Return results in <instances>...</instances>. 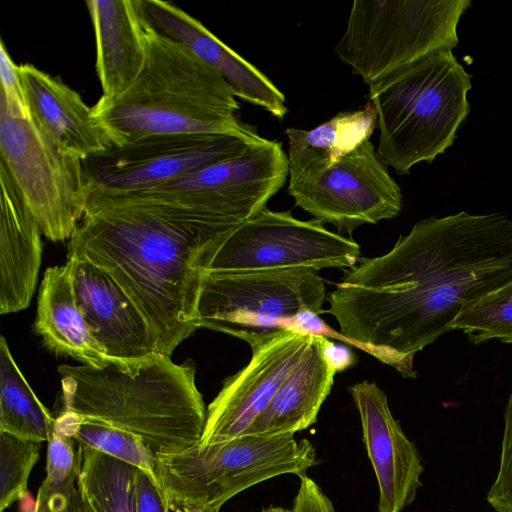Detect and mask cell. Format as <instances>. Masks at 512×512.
Here are the masks:
<instances>
[{
    "instance_id": "obj_1",
    "label": "cell",
    "mask_w": 512,
    "mask_h": 512,
    "mask_svg": "<svg viewBox=\"0 0 512 512\" xmlns=\"http://www.w3.org/2000/svg\"><path fill=\"white\" fill-rule=\"evenodd\" d=\"M512 281V221L461 211L417 222L386 254L360 258L329 297L346 341L415 378L417 352L460 312Z\"/></svg>"
},
{
    "instance_id": "obj_2",
    "label": "cell",
    "mask_w": 512,
    "mask_h": 512,
    "mask_svg": "<svg viewBox=\"0 0 512 512\" xmlns=\"http://www.w3.org/2000/svg\"><path fill=\"white\" fill-rule=\"evenodd\" d=\"M214 241L153 208L92 193L67 258L111 276L146 318L158 352L171 357L199 328L201 256Z\"/></svg>"
},
{
    "instance_id": "obj_3",
    "label": "cell",
    "mask_w": 512,
    "mask_h": 512,
    "mask_svg": "<svg viewBox=\"0 0 512 512\" xmlns=\"http://www.w3.org/2000/svg\"><path fill=\"white\" fill-rule=\"evenodd\" d=\"M58 372L64 411L134 434L156 457L200 441L207 409L191 361L176 364L158 353L132 366L61 365Z\"/></svg>"
},
{
    "instance_id": "obj_4",
    "label": "cell",
    "mask_w": 512,
    "mask_h": 512,
    "mask_svg": "<svg viewBox=\"0 0 512 512\" xmlns=\"http://www.w3.org/2000/svg\"><path fill=\"white\" fill-rule=\"evenodd\" d=\"M145 36V61L134 83L117 97L101 96L92 106V116L111 145L155 134L258 136L238 119L236 96L214 69L147 22Z\"/></svg>"
},
{
    "instance_id": "obj_5",
    "label": "cell",
    "mask_w": 512,
    "mask_h": 512,
    "mask_svg": "<svg viewBox=\"0 0 512 512\" xmlns=\"http://www.w3.org/2000/svg\"><path fill=\"white\" fill-rule=\"evenodd\" d=\"M471 76L452 50L441 49L369 86L377 112L376 152L398 174L431 162L450 147L469 113Z\"/></svg>"
},
{
    "instance_id": "obj_6",
    "label": "cell",
    "mask_w": 512,
    "mask_h": 512,
    "mask_svg": "<svg viewBox=\"0 0 512 512\" xmlns=\"http://www.w3.org/2000/svg\"><path fill=\"white\" fill-rule=\"evenodd\" d=\"M316 450L295 434H246L157 457L156 474L172 512H219L240 492L270 478L302 476L318 464Z\"/></svg>"
},
{
    "instance_id": "obj_7",
    "label": "cell",
    "mask_w": 512,
    "mask_h": 512,
    "mask_svg": "<svg viewBox=\"0 0 512 512\" xmlns=\"http://www.w3.org/2000/svg\"><path fill=\"white\" fill-rule=\"evenodd\" d=\"M288 174L281 143L260 137L240 154L177 180L115 195L156 207L218 239L264 210Z\"/></svg>"
},
{
    "instance_id": "obj_8",
    "label": "cell",
    "mask_w": 512,
    "mask_h": 512,
    "mask_svg": "<svg viewBox=\"0 0 512 512\" xmlns=\"http://www.w3.org/2000/svg\"><path fill=\"white\" fill-rule=\"evenodd\" d=\"M469 0H355L337 56L369 86L394 71L458 44Z\"/></svg>"
},
{
    "instance_id": "obj_9",
    "label": "cell",
    "mask_w": 512,
    "mask_h": 512,
    "mask_svg": "<svg viewBox=\"0 0 512 512\" xmlns=\"http://www.w3.org/2000/svg\"><path fill=\"white\" fill-rule=\"evenodd\" d=\"M0 167L42 234L54 242L70 239L92 194L83 159L64 151L32 116L0 108Z\"/></svg>"
},
{
    "instance_id": "obj_10",
    "label": "cell",
    "mask_w": 512,
    "mask_h": 512,
    "mask_svg": "<svg viewBox=\"0 0 512 512\" xmlns=\"http://www.w3.org/2000/svg\"><path fill=\"white\" fill-rule=\"evenodd\" d=\"M324 280L310 269L204 273L197 324L252 346L302 312L324 313Z\"/></svg>"
},
{
    "instance_id": "obj_11",
    "label": "cell",
    "mask_w": 512,
    "mask_h": 512,
    "mask_svg": "<svg viewBox=\"0 0 512 512\" xmlns=\"http://www.w3.org/2000/svg\"><path fill=\"white\" fill-rule=\"evenodd\" d=\"M360 246L322 223L265 208L212 242L202 253L203 273L351 268Z\"/></svg>"
},
{
    "instance_id": "obj_12",
    "label": "cell",
    "mask_w": 512,
    "mask_h": 512,
    "mask_svg": "<svg viewBox=\"0 0 512 512\" xmlns=\"http://www.w3.org/2000/svg\"><path fill=\"white\" fill-rule=\"evenodd\" d=\"M288 194L316 221L351 233L397 216L400 187L367 140L332 163L288 161Z\"/></svg>"
},
{
    "instance_id": "obj_13",
    "label": "cell",
    "mask_w": 512,
    "mask_h": 512,
    "mask_svg": "<svg viewBox=\"0 0 512 512\" xmlns=\"http://www.w3.org/2000/svg\"><path fill=\"white\" fill-rule=\"evenodd\" d=\"M261 136L155 134L83 160L92 193L122 194L177 180L240 154Z\"/></svg>"
},
{
    "instance_id": "obj_14",
    "label": "cell",
    "mask_w": 512,
    "mask_h": 512,
    "mask_svg": "<svg viewBox=\"0 0 512 512\" xmlns=\"http://www.w3.org/2000/svg\"><path fill=\"white\" fill-rule=\"evenodd\" d=\"M311 334L282 329L253 344L248 364L225 379L207 408L198 443L207 446L245 435L283 380L300 361Z\"/></svg>"
},
{
    "instance_id": "obj_15",
    "label": "cell",
    "mask_w": 512,
    "mask_h": 512,
    "mask_svg": "<svg viewBox=\"0 0 512 512\" xmlns=\"http://www.w3.org/2000/svg\"><path fill=\"white\" fill-rule=\"evenodd\" d=\"M359 412L363 442L374 469L378 512H401L412 504L424 471L418 449L394 418L385 392L367 380L348 388Z\"/></svg>"
},
{
    "instance_id": "obj_16",
    "label": "cell",
    "mask_w": 512,
    "mask_h": 512,
    "mask_svg": "<svg viewBox=\"0 0 512 512\" xmlns=\"http://www.w3.org/2000/svg\"><path fill=\"white\" fill-rule=\"evenodd\" d=\"M75 297L91 332L117 363L132 366L158 354L154 334L139 308L105 271L74 258Z\"/></svg>"
},
{
    "instance_id": "obj_17",
    "label": "cell",
    "mask_w": 512,
    "mask_h": 512,
    "mask_svg": "<svg viewBox=\"0 0 512 512\" xmlns=\"http://www.w3.org/2000/svg\"><path fill=\"white\" fill-rule=\"evenodd\" d=\"M137 2L143 18L153 29L185 45L225 80L236 97L264 108L278 119L285 117L288 109L284 94L201 22L167 1Z\"/></svg>"
},
{
    "instance_id": "obj_18",
    "label": "cell",
    "mask_w": 512,
    "mask_h": 512,
    "mask_svg": "<svg viewBox=\"0 0 512 512\" xmlns=\"http://www.w3.org/2000/svg\"><path fill=\"white\" fill-rule=\"evenodd\" d=\"M19 72L31 116L64 151L84 160L111 146L78 92L32 64Z\"/></svg>"
},
{
    "instance_id": "obj_19",
    "label": "cell",
    "mask_w": 512,
    "mask_h": 512,
    "mask_svg": "<svg viewBox=\"0 0 512 512\" xmlns=\"http://www.w3.org/2000/svg\"><path fill=\"white\" fill-rule=\"evenodd\" d=\"M0 313L28 307L41 265V230L0 167Z\"/></svg>"
},
{
    "instance_id": "obj_20",
    "label": "cell",
    "mask_w": 512,
    "mask_h": 512,
    "mask_svg": "<svg viewBox=\"0 0 512 512\" xmlns=\"http://www.w3.org/2000/svg\"><path fill=\"white\" fill-rule=\"evenodd\" d=\"M96 43V73L102 96L124 93L146 56V22L137 0H87Z\"/></svg>"
},
{
    "instance_id": "obj_21",
    "label": "cell",
    "mask_w": 512,
    "mask_h": 512,
    "mask_svg": "<svg viewBox=\"0 0 512 512\" xmlns=\"http://www.w3.org/2000/svg\"><path fill=\"white\" fill-rule=\"evenodd\" d=\"M34 329L44 345L56 354L93 367L117 363L94 338L78 306L69 260L46 269L39 289Z\"/></svg>"
},
{
    "instance_id": "obj_22",
    "label": "cell",
    "mask_w": 512,
    "mask_h": 512,
    "mask_svg": "<svg viewBox=\"0 0 512 512\" xmlns=\"http://www.w3.org/2000/svg\"><path fill=\"white\" fill-rule=\"evenodd\" d=\"M322 338L311 334L300 361L245 435L295 434L317 421L336 374L325 357Z\"/></svg>"
},
{
    "instance_id": "obj_23",
    "label": "cell",
    "mask_w": 512,
    "mask_h": 512,
    "mask_svg": "<svg viewBox=\"0 0 512 512\" xmlns=\"http://www.w3.org/2000/svg\"><path fill=\"white\" fill-rule=\"evenodd\" d=\"M377 119L369 102L358 110L338 113L310 130L287 128L288 161L332 163L370 140Z\"/></svg>"
},
{
    "instance_id": "obj_24",
    "label": "cell",
    "mask_w": 512,
    "mask_h": 512,
    "mask_svg": "<svg viewBox=\"0 0 512 512\" xmlns=\"http://www.w3.org/2000/svg\"><path fill=\"white\" fill-rule=\"evenodd\" d=\"M76 486L95 512H137L139 469L79 444Z\"/></svg>"
},
{
    "instance_id": "obj_25",
    "label": "cell",
    "mask_w": 512,
    "mask_h": 512,
    "mask_svg": "<svg viewBox=\"0 0 512 512\" xmlns=\"http://www.w3.org/2000/svg\"><path fill=\"white\" fill-rule=\"evenodd\" d=\"M55 419L38 399L17 366L2 336L0 340V432L36 442L47 441Z\"/></svg>"
},
{
    "instance_id": "obj_26",
    "label": "cell",
    "mask_w": 512,
    "mask_h": 512,
    "mask_svg": "<svg viewBox=\"0 0 512 512\" xmlns=\"http://www.w3.org/2000/svg\"><path fill=\"white\" fill-rule=\"evenodd\" d=\"M54 426L78 444L91 447L135 466L147 474L158 486L157 457L140 437L105 425L81 420L73 413L64 410L55 419Z\"/></svg>"
},
{
    "instance_id": "obj_27",
    "label": "cell",
    "mask_w": 512,
    "mask_h": 512,
    "mask_svg": "<svg viewBox=\"0 0 512 512\" xmlns=\"http://www.w3.org/2000/svg\"><path fill=\"white\" fill-rule=\"evenodd\" d=\"M473 344L498 339L512 344V281L465 307L452 323Z\"/></svg>"
},
{
    "instance_id": "obj_28",
    "label": "cell",
    "mask_w": 512,
    "mask_h": 512,
    "mask_svg": "<svg viewBox=\"0 0 512 512\" xmlns=\"http://www.w3.org/2000/svg\"><path fill=\"white\" fill-rule=\"evenodd\" d=\"M41 443L0 432V512L10 507L27 489Z\"/></svg>"
},
{
    "instance_id": "obj_29",
    "label": "cell",
    "mask_w": 512,
    "mask_h": 512,
    "mask_svg": "<svg viewBox=\"0 0 512 512\" xmlns=\"http://www.w3.org/2000/svg\"><path fill=\"white\" fill-rule=\"evenodd\" d=\"M487 501L496 512H512V391L504 411L499 469Z\"/></svg>"
},
{
    "instance_id": "obj_30",
    "label": "cell",
    "mask_w": 512,
    "mask_h": 512,
    "mask_svg": "<svg viewBox=\"0 0 512 512\" xmlns=\"http://www.w3.org/2000/svg\"><path fill=\"white\" fill-rule=\"evenodd\" d=\"M0 78V108L13 116L30 117L19 65L13 62L2 41L0 43Z\"/></svg>"
},
{
    "instance_id": "obj_31",
    "label": "cell",
    "mask_w": 512,
    "mask_h": 512,
    "mask_svg": "<svg viewBox=\"0 0 512 512\" xmlns=\"http://www.w3.org/2000/svg\"><path fill=\"white\" fill-rule=\"evenodd\" d=\"M47 442L45 478L54 482L65 480L76 471L74 440L54 426Z\"/></svg>"
},
{
    "instance_id": "obj_32",
    "label": "cell",
    "mask_w": 512,
    "mask_h": 512,
    "mask_svg": "<svg viewBox=\"0 0 512 512\" xmlns=\"http://www.w3.org/2000/svg\"><path fill=\"white\" fill-rule=\"evenodd\" d=\"M77 495L76 471L62 481L44 478L40 485L33 512H75Z\"/></svg>"
},
{
    "instance_id": "obj_33",
    "label": "cell",
    "mask_w": 512,
    "mask_h": 512,
    "mask_svg": "<svg viewBox=\"0 0 512 512\" xmlns=\"http://www.w3.org/2000/svg\"><path fill=\"white\" fill-rule=\"evenodd\" d=\"M299 478L300 486L291 512H335L331 500L314 480L307 474Z\"/></svg>"
},
{
    "instance_id": "obj_34",
    "label": "cell",
    "mask_w": 512,
    "mask_h": 512,
    "mask_svg": "<svg viewBox=\"0 0 512 512\" xmlns=\"http://www.w3.org/2000/svg\"><path fill=\"white\" fill-rule=\"evenodd\" d=\"M137 512H170L159 487L140 470L137 476Z\"/></svg>"
},
{
    "instance_id": "obj_35",
    "label": "cell",
    "mask_w": 512,
    "mask_h": 512,
    "mask_svg": "<svg viewBox=\"0 0 512 512\" xmlns=\"http://www.w3.org/2000/svg\"><path fill=\"white\" fill-rule=\"evenodd\" d=\"M322 347L326 359L335 372H341L355 362V357L349 347L335 344L327 337L322 338Z\"/></svg>"
},
{
    "instance_id": "obj_36",
    "label": "cell",
    "mask_w": 512,
    "mask_h": 512,
    "mask_svg": "<svg viewBox=\"0 0 512 512\" xmlns=\"http://www.w3.org/2000/svg\"><path fill=\"white\" fill-rule=\"evenodd\" d=\"M260 512H291V509L283 508V507H268L262 509Z\"/></svg>"
}]
</instances>
